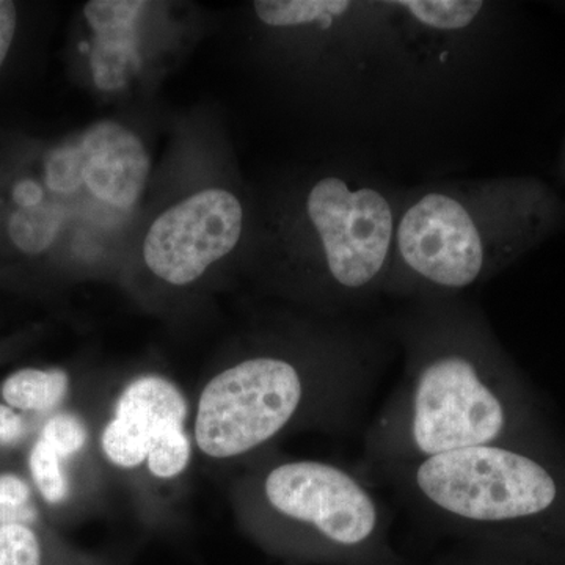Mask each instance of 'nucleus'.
<instances>
[{"instance_id": "obj_1", "label": "nucleus", "mask_w": 565, "mask_h": 565, "mask_svg": "<svg viewBox=\"0 0 565 565\" xmlns=\"http://www.w3.org/2000/svg\"><path fill=\"white\" fill-rule=\"evenodd\" d=\"M385 329L404 366L364 427L360 475L475 446L548 441L525 379L463 294L405 300Z\"/></svg>"}, {"instance_id": "obj_2", "label": "nucleus", "mask_w": 565, "mask_h": 565, "mask_svg": "<svg viewBox=\"0 0 565 565\" xmlns=\"http://www.w3.org/2000/svg\"><path fill=\"white\" fill-rule=\"evenodd\" d=\"M565 200L530 174L455 180L404 192L384 296H462L544 245Z\"/></svg>"}, {"instance_id": "obj_3", "label": "nucleus", "mask_w": 565, "mask_h": 565, "mask_svg": "<svg viewBox=\"0 0 565 565\" xmlns=\"http://www.w3.org/2000/svg\"><path fill=\"white\" fill-rule=\"evenodd\" d=\"M362 476L462 541L565 531V459L548 441L475 446Z\"/></svg>"}, {"instance_id": "obj_4", "label": "nucleus", "mask_w": 565, "mask_h": 565, "mask_svg": "<svg viewBox=\"0 0 565 565\" xmlns=\"http://www.w3.org/2000/svg\"><path fill=\"white\" fill-rule=\"evenodd\" d=\"M259 515L338 565H401L392 515L359 471L322 460H286L263 471Z\"/></svg>"}, {"instance_id": "obj_5", "label": "nucleus", "mask_w": 565, "mask_h": 565, "mask_svg": "<svg viewBox=\"0 0 565 565\" xmlns=\"http://www.w3.org/2000/svg\"><path fill=\"white\" fill-rule=\"evenodd\" d=\"M185 419L188 404L173 382L158 375L136 379L104 427V455L120 468L147 465L156 478H177L192 456Z\"/></svg>"}, {"instance_id": "obj_6", "label": "nucleus", "mask_w": 565, "mask_h": 565, "mask_svg": "<svg viewBox=\"0 0 565 565\" xmlns=\"http://www.w3.org/2000/svg\"><path fill=\"white\" fill-rule=\"evenodd\" d=\"M243 232L244 207L234 193L199 192L156 218L145 237V263L161 280L185 286L228 256Z\"/></svg>"}, {"instance_id": "obj_7", "label": "nucleus", "mask_w": 565, "mask_h": 565, "mask_svg": "<svg viewBox=\"0 0 565 565\" xmlns=\"http://www.w3.org/2000/svg\"><path fill=\"white\" fill-rule=\"evenodd\" d=\"M84 182L103 202L129 210L139 202L150 174L143 141L117 122L93 126L81 141Z\"/></svg>"}, {"instance_id": "obj_8", "label": "nucleus", "mask_w": 565, "mask_h": 565, "mask_svg": "<svg viewBox=\"0 0 565 565\" xmlns=\"http://www.w3.org/2000/svg\"><path fill=\"white\" fill-rule=\"evenodd\" d=\"M147 2L95 0L84 14L95 32L90 55L93 81L103 92L125 87L140 66L137 21Z\"/></svg>"}, {"instance_id": "obj_9", "label": "nucleus", "mask_w": 565, "mask_h": 565, "mask_svg": "<svg viewBox=\"0 0 565 565\" xmlns=\"http://www.w3.org/2000/svg\"><path fill=\"white\" fill-rule=\"evenodd\" d=\"M70 388V379L62 370L24 367L3 381L0 394L14 411L46 414L62 404Z\"/></svg>"}, {"instance_id": "obj_10", "label": "nucleus", "mask_w": 565, "mask_h": 565, "mask_svg": "<svg viewBox=\"0 0 565 565\" xmlns=\"http://www.w3.org/2000/svg\"><path fill=\"white\" fill-rule=\"evenodd\" d=\"M63 212L41 200L31 207H14L7 221L10 243L25 255H41L54 245L63 228Z\"/></svg>"}, {"instance_id": "obj_11", "label": "nucleus", "mask_w": 565, "mask_h": 565, "mask_svg": "<svg viewBox=\"0 0 565 565\" xmlns=\"http://www.w3.org/2000/svg\"><path fill=\"white\" fill-rule=\"evenodd\" d=\"M65 460L62 459L46 441H35L29 456L33 484L46 503L61 504L68 498L70 481L66 476Z\"/></svg>"}, {"instance_id": "obj_12", "label": "nucleus", "mask_w": 565, "mask_h": 565, "mask_svg": "<svg viewBox=\"0 0 565 565\" xmlns=\"http://www.w3.org/2000/svg\"><path fill=\"white\" fill-rule=\"evenodd\" d=\"M43 181L54 193L68 195L84 182V154L79 145H62L47 152L43 162Z\"/></svg>"}, {"instance_id": "obj_13", "label": "nucleus", "mask_w": 565, "mask_h": 565, "mask_svg": "<svg viewBox=\"0 0 565 565\" xmlns=\"http://www.w3.org/2000/svg\"><path fill=\"white\" fill-rule=\"evenodd\" d=\"M0 565H43L39 535L29 525H0Z\"/></svg>"}, {"instance_id": "obj_14", "label": "nucleus", "mask_w": 565, "mask_h": 565, "mask_svg": "<svg viewBox=\"0 0 565 565\" xmlns=\"http://www.w3.org/2000/svg\"><path fill=\"white\" fill-rule=\"evenodd\" d=\"M40 438L66 460L76 456L87 445L88 430L76 415L57 414L51 416L44 424Z\"/></svg>"}, {"instance_id": "obj_15", "label": "nucleus", "mask_w": 565, "mask_h": 565, "mask_svg": "<svg viewBox=\"0 0 565 565\" xmlns=\"http://www.w3.org/2000/svg\"><path fill=\"white\" fill-rule=\"evenodd\" d=\"M438 565H514L508 539H463L451 555Z\"/></svg>"}, {"instance_id": "obj_16", "label": "nucleus", "mask_w": 565, "mask_h": 565, "mask_svg": "<svg viewBox=\"0 0 565 565\" xmlns=\"http://www.w3.org/2000/svg\"><path fill=\"white\" fill-rule=\"evenodd\" d=\"M31 503V487L13 473L0 475V511Z\"/></svg>"}, {"instance_id": "obj_17", "label": "nucleus", "mask_w": 565, "mask_h": 565, "mask_svg": "<svg viewBox=\"0 0 565 565\" xmlns=\"http://www.w3.org/2000/svg\"><path fill=\"white\" fill-rule=\"evenodd\" d=\"M25 435V422L20 412L7 404H0V446L20 444Z\"/></svg>"}, {"instance_id": "obj_18", "label": "nucleus", "mask_w": 565, "mask_h": 565, "mask_svg": "<svg viewBox=\"0 0 565 565\" xmlns=\"http://www.w3.org/2000/svg\"><path fill=\"white\" fill-rule=\"evenodd\" d=\"M18 11L17 6L9 0H0V68L7 61L11 50L14 33H17Z\"/></svg>"}, {"instance_id": "obj_19", "label": "nucleus", "mask_w": 565, "mask_h": 565, "mask_svg": "<svg viewBox=\"0 0 565 565\" xmlns=\"http://www.w3.org/2000/svg\"><path fill=\"white\" fill-rule=\"evenodd\" d=\"M559 177L563 178L565 184V140L563 143V148H561L559 154Z\"/></svg>"}]
</instances>
